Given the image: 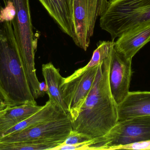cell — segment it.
<instances>
[{
    "label": "cell",
    "mask_w": 150,
    "mask_h": 150,
    "mask_svg": "<svg viewBox=\"0 0 150 150\" xmlns=\"http://www.w3.org/2000/svg\"><path fill=\"white\" fill-rule=\"evenodd\" d=\"M110 59L111 52L98 64L92 87L78 116L72 122L73 130L91 139L105 135L118 122V105L109 85Z\"/></svg>",
    "instance_id": "obj_1"
},
{
    "label": "cell",
    "mask_w": 150,
    "mask_h": 150,
    "mask_svg": "<svg viewBox=\"0 0 150 150\" xmlns=\"http://www.w3.org/2000/svg\"><path fill=\"white\" fill-rule=\"evenodd\" d=\"M0 5V95L6 106L37 105L15 38L11 20Z\"/></svg>",
    "instance_id": "obj_2"
},
{
    "label": "cell",
    "mask_w": 150,
    "mask_h": 150,
    "mask_svg": "<svg viewBox=\"0 0 150 150\" xmlns=\"http://www.w3.org/2000/svg\"><path fill=\"white\" fill-rule=\"evenodd\" d=\"M11 14L15 38L33 95L39 94L40 82L36 75L35 54L37 41L34 38L29 0H3Z\"/></svg>",
    "instance_id": "obj_3"
},
{
    "label": "cell",
    "mask_w": 150,
    "mask_h": 150,
    "mask_svg": "<svg viewBox=\"0 0 150 150\" xmlns=\"http://www.w3.org/2000/svg\"><path fill=\"white\" fill-rule=\"evenodd\" d=\"M150 23V0H110L100 16L102 30L112 41L127 31Z\"/></svg>",
    "instance_id": "obj_4"
},
{
    "label": "cell",
    "mask_w": 150,
    "mask_h": 150,
    "mask_svg": "<svg viewBox=\"0 0 150 150\" xmlns=\"http://www.w3.org/2000/svg\"><path fill=\"white\" fill-rule=\"evenodd\" d=\"M150 141V116L118 122L106 134L93 139L87 150H116L118 147Z\"/></svg>",
    "instance_id": "obj_5"
},
{
    "label": "cell",
    "mask_w": 150,
    "mask_h": 150,
    "mask_svg": "<svg viewBox=\"0 0 150 150\" xmlns=\"http://www.w3.org/2000/svg\"><path fill=\"white\" fill-rule=\"evenodd\" d=\"M108 2V0H73V40L84 51L89 47L95 23L105 10Z\"/></svg>",
    "instance_id": "obj_6"
},
{
    "label": "cell",
    "mask_w": 150,
    "mask_h": 150,
    "mask_svg": "<svg viewBox=\"0 0 150 150\" xmlns=\"http://www.w3.org/2000/svg\"><path fill=\"white\" fill-rule=\"evenodd\" d=\"M98 64L91 68L85 66L77 70L69 76L63 78L61 90L72 122L76 120L78 116L92 87Z\"/></svg>",
    "instance_id": "obj_7"
},
{
    "label": "cell",
    "mask_w": 150,
    "mask_h": 150,
    "mask_svg": "<svg viewBox=\"0 0 150 150\" xmlns=\"http://www.w3.org/2000/svg\"><path fill=\"white\" fill-rule=\"evenodd\" d=\"M73 130L69 114L0 138L1 143L41 140L65 141Z\"/></svg>",
    "instance_id": "obj_8"
},
{
    "label": "cell",
    "mask_w": 150,
    "mask_h": 150,
    "mask_svg": "<svg viewBox=\"0 0 150 150\" xmlns=\"http://www.w3.org/2000/svg\"><path fill=\"white\" fill-rule=\"evenodd\" d=\"M132 60L118 52L114 46L111 51L109 85L117 105L125 99L129 92L132 75Z\"/></svg>",
    "instance_id": "obj_9"
},
{
    "label": "cell",
    "mask_w": 150,
    "mask_h": 150,
    "mask_svg": "<svg viewBox=\"0 0 150 150\" xmlns=\"http://www.w3.org/2000/svg\"><path fill=\"white\" fill-rule=\"evenodd\" d=\"M150 41V23L125 32L115 42V49L127 58L132 59L138 51Z\"/></svg>",
    "instance_id": "obj_10"
},
{
    "label": "cell",
    "mask_w": 150,
    "mask_h": 150,
    "mask_svg": "<svg viewBox=\"0 0 150 150\" xmlns=\"http://www.w3.org/2000/svg\"><path fill=\"white\" fill-rule=\"evenodd\" d=\"M118 122L150 116V92H129L118 105Z\"/></svg>",
    "instance_id": "obj_11"
},
{
    "label": "cell",
    "mask_w": 150,
    "mask_h": 150,
    "mask_svg": "<svg viewBox=\"0 0 150 150\" xmlns=\"http://www.w3.org/2000/svg\"><path fill=\"white\" fill-rule=\"evenodd\" d=\"M62 31L74 38L73 0H39Z\"/></svg>",
    "instance_id": "obj_12"
},
{
    "label": "cell",
    "mask_w": 150,
    "mask_h": 150,
    "mask_svg": "<svg viewBox=\"0 0 150 150\" xmlns=\"http://www.w3.org/2000/svg\"><path fill=\"white\" fill-rule=\"evenodd\" d=\"M42 73L48 88L47 94L49 100L66 114H68L67 106L63 99L61 86L64 77L51 62L42 65Z\"/></svg>",
    "instance_id": "obj_13"
},
{
    "label": "cell",
    "mask_w": 150,
    "mask_h": 150,
    "mask_svg": "<svg viewBox=\"0 0 150 150\" xmlns=\"http://www.w3.org/2000/svg\"><path fill=\"white\" fill-rule=\"evenodd\" d=\"M43 106L25 104L13 107L6 106L0 111V138L9 129L39 111Z\"/></svg>",
    "instance_id": "obj_14"
},
{
    "label": "cell",
    "mask_w": 150,
    "mask_h": 150,
    "mask_svg": "<svg viewBox=\"0 0 150 150\" xmlns=\"http://www.w3.org/2000/svg\"><path fill=\"white\" fill-rule=\"evenodd\" d=\"M50 100L42 108L25 120L4 132L1 137L36 125L67 115Z\"/></svg>",
    "instance_id": "obj_15"
},
{
    "label": "cell",
    "mask_w": 150,
    "mask_h": 150,
    "mask_svg": "<svg viewBox=\"0 0 150 150\" xmlns=\"http://www.w3.org/2000/svg\"><path fill=\"white\" fill-rule=\"evenodd\" d=\"M64 141L41 140L25 141L12 143L0 142V150H54L62 145Z\"/></svg>",
    "instance_id": "obj_16"
},
{
    "label": "cell",
    "mask_w": 150,
    "mask_h": 150,
    "mask_svg": "<svg viewBox=\"0 0 150 150\" xmlns=\"http://www.w3.org/2000/svg\"><path fill=\"white\" fill-rule=\"evenodd\" d=\"M114 45V41H99L97 44V48L93 52L91 59L85 67L91 68L103 61L108 57Z\"/></svg>",
    "instance_id": "obj_17"
},
{
    "label": "cell",
    "mask_w": 150,
    "mask_h": 150,
    "mask_svg": "<svg viewBox=\"0 0 150 150\" xmlns=\"http://www.w3.org/2000/svg\"><path fill=\"white\" fill-rule=\"evenodd\" d=\"M93 139L85 135L72 130L62 144L77 145L83 144L88 142Z\"/></svg>",
    "instance_id": "obj_18"
},
{
    "label": "cell",
    "mask_w": 150,
    "mask_h": 150,
    "mask_svg": "<svg viewBox=\"0 0 150 150\" xmlns=\"http://www.w3.org/2000/svg\"><path fill=\"white\" fill-rule=\"evenodd\" d=\"M39 88L40 92L43 97H44L45 93H47V91H48V88L45 82L40 83Z\"/></svg>",
    "instance_id": "obj_19"
},
{
    "label": "cell",
    "mask_w": 150,
    "mask_h": 150,
    "mask_svg": "<svg viewBox=\"0 0 150 150\" xmlns=\"http://www.w3.org/2000/svg\"><path fill=\"white\" fill-rule=\"evenodd\" d=\"M6 106L2 97L0 95V109H3L6 107Z\"/></svg>",
    "instance_id": "obj_20"
},
{
    "label": "cell",
    "mask_w": 150,
    "mask_h": 150,
    "mask_svg": "<svg viewBox=\"0 0 150 150\" xmlns=\"http://www.w3.org/2000/svg\"><path fill=\"white\" fill-rule=\"evenodd\" d=\"M1 110H2V109H0V111H1Z\"/></svg>",
    "instance_id": "obj_21"
}]
</instances>
